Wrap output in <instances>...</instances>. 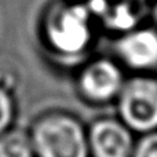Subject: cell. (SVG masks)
<instances>
[{
	"label": "cell",
	"mask_w": 157,
	"mask_h": 157,
	"mask_svg": "<svg viewBox=\"0 0 157 157\" xmlns=\"http://www.w3.org/2000/svg\"><path fill=\"white\" fill-rule=\"evenodd\" d=\"M32 144L39 157H91L87 131L69 114H51L40 120Z\"/></svg>",
	"instance_id": "cell-1"
},
{
	"label": "cell",
	"mask_w": 157,
	"mask_h": 157,
	"mask_svg": "<svg viewBox=\"0 0 157 157\" xmlns=\"http://www.w3.org/2000/svg\"><path fill=\"white\" fill-rule=\"evenodd\" d=\"M119 119L134 134L157 131V75H132L116 99Z\"/></svg>",
	"instance_id": "cell-2"
},
{
	"label": "cell",
	"mask_w": 157,
	"mask_h": 157,
	"mask_svg": "<svg viewBox=\"0 0 157 157\" xmlns=\"http://www.w3.org/2000/svg\"><path fill=\"white\" fill-rule=\"evenodd\" d=\"M114 51L120 65L134 75H157V26L139 24L121 33Z\"/></svg>",
	"instance_id": "cell-3"
},
{
	"label": "cell",
	"mask_w": 157,
	"mask_h": 157,
	"mask_svg": "<svg viewBox=\"0 0 157 157\" xmlns=\"http://www.w3.org/2000/svg\"><path fill=\"white\" fill-rule=\"evenodd\" d=\"M125 80L124 68L116 58L101 57L83 68L78 76V90L88 102L109 103L117 99Z\"/></svg>",
	"instance_id": "cell-4"
},
{
	"label": "cell",
	"mask_w": 157,
	"mask_h": 157,
	"mask_svg": "<svg viewBox=\"0 0 157 157\" xmlns=\"http://www.w3.org/2000/svg\"><path fill=\"white\" fill-rule=\"evenodd\" d=\"M48 37L61 54H81L90 46L92 37L90 10L78 6L62 8L50 24Z\"/></svg>",
	"instance_id": "cell-5"
},
{
	"label": "cell",
	"mask_w": 157,
	"mask_h": 157,
	"mask_svg": "<svg viewBox=\"0 0 157 157\" xmlns=\"http://www.w3.org/2000/svg\"><path fill=\"white\" fill-rule=\"evenodd\" d=\"M135 134L119 117H101L87 131L91 157H132Z\"/></svg>",
	"instance_id": "cell-6"
},
{
	"label": "cell",
	"mask_w": 157,
	"mask_h": 157,
	"mask_svg": "<svg viewBox=\"0 0 157 157\" xmlns=\"http://www.w3.org/2000/svg\"><path fill=\"white\" fill-rule=\"evenodd\" d=\"M33 144L21 130H13L0 136V157H32Z\"/></svg>",
	"instance_id": "cell-7"
},
{
	"label": "cell",
	"mask_w": 157,
	"mask_h": 157,
	"mask_svg": "<svg viewBox=\"0 0 157 157\" xmlns=\"http://www.w3.org/2000/svg\"><path fill=\"white\" fill-rule=\"evenodd\" d=\"M132 157H157V131L136 139Z\"/></svg>",
	"instance_id": "cell-8"
},
{
	"label": "cell",
	"mask_w": 157,
	"mask_h": 157,
	"mask_svg": "<svg viewBox=\"0 0 157 157\" xmlns=\"http://www.w3.org/2000/svg\"><path fill=\"white\" fill-rule=\"evenodd\" d=\"M13 117V102L7 91L0 88V132H3Z\"/></svg>",
	"instance_id": "cell-9"
},
{
	"label": "cell",
	"mask_w": 157,
	"mask_h": 157,
	"mask_svg": "<svg viewBox=\"0 0 157 157\" xmlns=\"http://www.w3.org/2000/svg\"><path fill=\"white\" fill-rule=\"evenodd\" d=\"M146 2H147V0H146Z\"/></svg>",
	"instance_id": "cell-10"
}]
</instances>
